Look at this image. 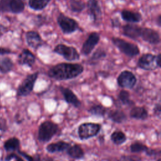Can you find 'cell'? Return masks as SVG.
<instances>
[{"label": "cell", "mask_w": 161, "mask_h": 161, "mask_svg": "<svg viewBox=\"0 0 161 161\" xmlns=\"http://www.w3.org/2000/svg\"><path fill=\"white\" fill-rule=\"evenodd\" d=\"M26 40L28 45L35 50H37L43 43L39 33L35 31H29L26 33Z\"/></svg>", "instance_id": "cell-13"}, {"label": "cell", "mask_w": 161, "mask_h": 161, "mask_svg": "<svg viewBox=\"0 0 161 161\" xmlns=\"http://www.w3.org/2000/svg\"><path fill=\"white\" fill-rule=\"evenodd\" d=\"M35 56L28 49H24L18 56V61L20 65L32 67L35 62Z\"/></svg>", "instance_id": "cell-16"}, {"label": "cell", "mask_w": 161, "mask_h": 161, "mask_svg": "<svg viewBox=\"0 0 161 161\" xmlns=\"http://www.w3.org/2000/svg\"><path fill=\"white\" fill-rule=\"evenodd\" d=\"M18 153H19L21 156H23L27 161H33V158L32 156H31V155L27 154L26 153H25V152H24L19 151V150H18Z\"/></svg>", "instance_id": "cell-37"}, {"label": "cell", "mask_w": 161, "mask_h": 161, "mask_svg": "<svg viewBox=\"0 0 161 161\" xmlns=\"http://www.w3.org/2000/svg\"><path fill=\"white\" fill-rule=\"evenodd\" d=\"M121 16L122 19L128 23H138L142 19V16L140 13L127 9H123L121 11Z\"/></svg>", "instance_id": "cell-18"}, {"label": "cell", "mask_w": 161, "mask_h": 161, "mask_svg": "<svg viewBox=\"0 0 161 161\" xmlns=\"http://www.w3.org/2000/svg\"><path fill=\"white\" fill-rule=\"evenodd\" d=\"M25 8V0H10L9 11L13 13H21Z\"/></svg>", "instance_id": "cell-24"}, {"label": "cell", "mask_w": 161, "mask_h": 161, "mask_svg": "<svg viewBox=\"0 0 161 161\" xmlns=\"http://www.w3.org/2000/svg\"><path fill=\"white\" fill-rule=\"evenodd\" d=\"M141 158L136 156L131 155H122L119 161H141Z\"/></svg>", "instance_id": "cell-33"}, {"label": "cell", "mask_w": 161, "mask_h": 161, "mask_svg": "<svg viewBox=\"0 0 161 161\" xmlns=\"http://www.w3.org/2000/svg\"><path fill=\"white\" fill-rule=\"evenodd\" d=\"M51 0H29V6L36 11L42 10L47 7Z\"/></svg>", "instance_id": "cell-26"}, {"label": "cell", "mask_w": 161, "mask_h": 161, "mask_svg": "<svg viewBox=\"0 0 161 161\" xmlns=\"http://www.w3.org/2000/svg\"><path fill=\"white\" fill-rule=\"evenodd\" d=\"M53 52L55 53L61 55L64 58L68 61L77 60L80 58L79 53L75 47L67 46L62 43L56 45L53 49Z\"/></svg>", "instance_id": "cell-6"}, {"label": "cell", "mask_w": 161, "mask_h": 161, "mask_svg": "<svg viewBox=\"0 0 161 161\" xmlns=\"http://www.w3.org/2000/svg\"><path fill=\"white\" fill-rule=\"evenodd\" d=\"M20 142L18 138L16 137H12L8 139L4 143V147L8 152H12L19 150Z\"/></svg>", "instance_id": "cell-23"}, {"label": "cell", "mask_w": 161, "mask_h": 161, "mask_svg": "<svg viewBox=\"0 0 161 161\" xmlns=\"http://www.w3.org/2000/svg\"><path fill=\"white\" fill-rule=\"evenodd\" d=\"M33 161H42L41 157L39 154H35L34 157H33Z\"/></svg>", "instance_id": "cell-41"}, {"label": "cell", "mask_w": 161, "mask_h": 161, "mask_svg": "<svg viewBox=\"0 0 161 161\" xmlns=\"http://www.w3.org/2000/svg\"><path fill=\"white\" fill-rule=\"evenodd\" d=\"M57 20L61 30L65 34L72 33L79 28L77 21L61 13L58 15Z\"/></svg>", "instance_id": "cell-5"}, {"label": "cell", "mask_w": 161, "mask_h": 161, "mask_svg": "<svg viewBox=\"0 0 161 161\" xmlns=\"http://www.w3.org/2000/svg\"><path fill=\"white\" fill-rule=\"evenodd\" d=\"M13 158L15 159L16 161H25L22 158H21L19 156L17 155L15 153H11L8 155L6 158V161H10Z\"/></svg>", "instance_id": "cell-35"}, {"label": "cell", "mask_w": 161, "mask_h": 161, "mask_svg": "<svg viewBox=\"0 0 161 161\" xmlns=\"http://www.w3.org/2000/svg\"><path fill=\"white\" fill-rule=\"evenodd\" d=\"M130 116L137 120H145L148 116V113L144 107L135 106L130 110Z\"/></svg>", "instance_id": "cell-19"}, {"label": "cell", "mask_w": 161, "mask_h": 161, "mask_svg": "<svg viewBox=\"0 0 161 161\" xmlns=\"http://www.w3.org/2000/svg\"><path fill=\"white\" fill-rule=\"evenodd\" d=\"M111 140L116 145H120L126 142L127 137L124 132L121 130L113 131L110 136Z\"/></svg>", "instance_id": "cell-22"}, {"label": "cell", "mask_w": 161, "mask_h": 161, "mask_svg": "<svg viewBox=\"0 0 161 161\" xmlns=\"http://www.w3.org/2000/svg\"><path fill=\"white\" fill-rule=\"evenodd\" d=\"M84 71V67L79 64L59 63L51 68L47 72L49 77L57 80H69L77 77Z\"/></svg>", "instance_id": "cell-1"}, {"label": "cell", "mask_w": 161, "mask_h": 161, "mask_svg": "<svg viewBox=\"0 0 161 161\" xmlns=\"http://www.w3.org/2000/svg\"><path fill=\"white\" fill-rule=\"evenodd\" d=\"M148 147L140 142L136 141L132 143L130 146V150L133 153L146 152L148 150Z\"/></svg>", "instance_id": "cell-29"}, {"label": "cell", "mask_w": 161, "mask_h": 161, "mask_svg": "<svg viewBox=\"0 0 161 161\" xmlns=\"http://www.w3.org/2000/svg\"><path fill=\"white\" fill-rule=\"evenodd\" d=\"M106 55V53L105 51L101 48H98L92 55V57L90 58V61L91 62H95L96 61H97L100 60L102 58L105 57Z\"/></svg>", "instance_id": "cell-31"}, {"label": "cell", "mask_w": 161, "mask_h": 161, "mask_svg": "<svg viewBox=\"0 0 161 161\" xmlns=\"http://www.w3.org/2000/svg\"><path fill=\"white\" fill-rule=\"evenodd\" d=\"M0 108H1V107H0Z\"/></svg>", "instance_id": "cell-45"}, {"label": "cell", "mask_w": 161, "mask_h": 161, "mask_svg": "<svg viewBox=\"0 0 161 161\" xmlns=\"http://www.w3.org/2000/svg\"><path fill=\"white\" fill-rule=\"evenodd\" d=\"M156 64H157V67L159 68L160 67V63H161V54L160 53H158L157 55H156Z\"/></svg>", "instance_id": "cell-38"}, {"label": "cell", "mask_w": 161, "mask_h": 161, "mask_svg": "<svg viewBox=\"0 0 161 161\" xmlns=\"http://www.w3.org/2000/svg\"><path fill=\"white\" fill-rule=\"evenodd\" d=\"M157 161H161V159H160V158H158V159L157 160Z\"/></svg>", "instance_id": "cell-44"}, {"label": "cell", "mask_w": 161, "mask_h": 161, "mask_svg": "<svg viewBox=\"0 0 161 161\" xmlns=\"http://www.w3.org/2000/svg\"><path fill=\"white\" fill-rule=\"evenodd\" d=\"M88 112L92 115L103 117L106 113V109L101 104H96L92 106L88 109Z\"/></svg>", "instance_id": "cell-28"}, {"label": "cell", "mask_w": 161, "mask_h": 161, "mask_svg": "<svg viewBox=\"0 0 161 161\" xmlns=\"http://www.w3.org/2000/svg\"><path fill=\"white\" fill-rule=\"evenodd\" d=\"M145 153H146L148 156H153V155H155L156 154V152H155V150L148 148V150L145 152Z\"/></svg>", "instance_id": "cell-39"}, {"label": "cell", "mask_w": 161, "mask_h": 161, "mask_svg": "<svg viewBox=\"0 0 161 161\" xmlns=\"http://www.w3.org/2000/svg\"><path fill=\"white\" fill-rule=\"evenodd\" d=\"M13 67L12 60L8 57L0 58V72L4 74L9 72Z\"/></svg>", "instance_id": "cell-27"}, {"label": "cell", "mask_w": 161, "mask_h": 161, "mask_svg": "<svg viewBox=\"0 0 161 161\" xmlns=\"http://www.w3.org/2000/svg\"><path fill=\"white\" fill-rule=\"evenodd\" d=\"M10 53H11L10 50L6 49V48H0V55Z\"/></svg>", "instance_id": "cell-40"}, {"label": "cell", "mask_w": 161, "mask_h": 161, "mask_svg": "<svg viewBox=\"0 0 161 161\" xmlns=\"http://www.w3.org/2000/svg\"><path fill=\"white\" fill-rule=\"evenodd\" d=\"M136 77L133 72L129 70H123L118 75L117 82L119 87L126 89H133L136 83Z\"/></svg>", "instance_id": "cell-8"}, {"label": "cell", "mask_w": 161, "mask_h": 161, "mask_svg": "<svg viewBox=\"0 0 161 161\" xmlns=\"http://www.w3.org/2000/svg\"><path fill=\"white\" fill-rule=\"evenodd\" d=\"M111 42L121 53L129 57H134L140 53V49L135 43H130L118 37H113Z\"/></svg>", "instance_id": "cell-3"}, {"label": "cell", "mask_w": 161, "mask_h": 161, "mask_svg": "<svg viewBox=\"0 0 161 161\" xmlns=\"http://www.w3.org/2000/svg\"><path fill=\"white\" fill-rule=\"evenodd\" d=\"M58 130V125L55 122L47 120L42 122L38 130V139L40 142L47 143L50 141Z\"/></svg>", "instance_id": "cell-2"}, {"label": "cell", "mask_w": 161, "mask_h": 161, "mask_svg": "<svg viewBox=\"0 0 161 161\" xmlns=\"http://www.w3.org/2000/svg\"><path fill=\"white\" fill-rule=\"evenodd\" d=\"M38 72L29 74L23 80L17 89V96H26L30 94L34 88L35 82L38 76Z\"/></svg>", "instance_id": "cell-7"}, {"label": "cell", "mask_w": 161, "mask_h": 161, "mask_svg": "<svg viewBox=\"0 0 161 161\" xmlns=\"http://www.w3.org/2000/svg\"><path fill=\"white\" fill-rule=\"evenodd\" d=\"M142 27L131 24H127L123 26V34L133 40H137L140 38Z\"/></svg>", "instance_id": "cell-14"}, {"label": "cell", "mask_w": 161, "mask_h": 161, "mask_svg": "<svg viewBox=\"0 0 161 161\" xmlns=\"http://www.w3.org/2000/svg\"><path fill=\"white\" fill-rule=\"evenodd\" d=\"M7 130L6 121L4 118H0V138L3 135Z\"/></svg>", "instance_id": "cell-34"}, {"label": "cell", "mask_w": 161, "mask_h": 161, "mask_svg": "<svg viewBox=\"0 0 161 161\" xmlns=\"http://www.w3.org/2000/svg\"><path fill=\"white\" fill-rule=\"evenodd\" d=\"M43 161H57V160H55L53 158H52V157H47L45 158H43Z\"/></svg>", "instance_id": "cell-42"}, {"label": "cell", "mask_w": 161, "mask_h": 161, "mask_svg": "<svg viewBox=\"0 0 161 161\" xmlns=\"http://www.w3.org/2000/svg\"><path fill=\"white\" fill-rule=\"evenodd\" d=\"M101 125L99 123L86 122L80 124L77 129V133L81 140H86L96 136L100 131Z\"/></svg>", "instance_id": "cell-4"}, {"label": "cell", "mask_w": 161, "mask_h": 161, "mask_svg": "<svg viewBox=\"0 0 161 161\" xmlns=\"http://www.w3.org/2000/svg\"><path fill=\"white\" fill-rule=\"evenodd\" d=\"M140 38L150 44H158L160 42V36L158 32L149 28H142Z\"/></svg>", "instance_id": "cell-12"}, {"label": "cell", "mask_w": 161, "mask_h": 161, "mask_svg": "<svg viewBox=\"0 0 161 161\" xmlns=\"http://www.w3.org/2000/svg\"><path fill=\"white\" fill-rule=\"evenodd\" d=\"M153 113L154 114L160 117V113H161V109H160V103L156 104L153 108Z\"/></svg>", "instance_id": "cell-36"}, {"label": "cell", "mask_w": 161, "mask_h": 161, "mask_svg": "<svg viewBox=\"0 0 161 161\" xmlns=\"http://www.w3.org/2000/svg\"><path fill=\"white\" fill-rule=\"evenodd\" d=\"M157 25H158L159 26H160V24H161V16H160V15H159V16H158V18H157Z\"/></svg>", "instance_id": "cell-43"}, {"label": "cell", "mask_w": 161, "mask_h": 161, "mask_svg": "<svg viewBox=\"0 0 161 161\" xmlns=\"http://www.w3.org/2000/svg\"><path fill=\"white\" fill-rule=\"evenodd\" d=\"M108 118L116 123H122L127 118L126 114L123 111L119 109L110 111L108 113Z\"/></svg>", "instance_id": "cell-21"}, {"label": "cell", "mask_w": 161, "mask_h": 161, "mask_svg": "<svg viewBox=\"0 0 161 161\" xmlns=\"http://www.w3.org/2000/svg\"><path fill=\"white\" fill-rule=\"evenodd\" d=\"M69 8L74 13H80L86 8V4L82 0H69Z\"/></svg>", "instance_id": "cell-25"}, {"label": "cell", "mask_w": 161, "mask_h": 161, "mask_svg": "<svg viewBox=\"0 0 161 161\" xmlns=\"http://www.w3.org/2000/svg\"><path fill=\"white\" fill-rule=\"evenodd\" d=\"M10 0H0V11L2 12H10L9 11Z\"/></svg>", "instance_id": "cell-32"}, {"label": "cell", "mask_w": 161, "mask_h": 161, "mask_svg": "<svg viewBox=\"0 0 161 161\" xmlns=\"http://www.w3.org/2000/svg\"><path fill=\"white\" fill-rule=\"evenodd\" d=\"M155 60L156 55L152 53L143 54L138 60L137 66L145 70H153L158 67Z\"/></svg>", "instance_id": "cell-11"}, {"label": "cell", "mask_w": 161, "mask_h": 161, "mask_svg": "<svg viewBox=\"0 0 161 161\" xmlns=\"http://www.w3.org/2000/svg\"><path fill=\"white\" fill-rule=\"evenodd\" d=\"M60 91L64 98V100L69 104H72L75 108L80 107L81 103L74 92L68 87H60Z\"/></svg>", "instance_id": "cell-15"}, {"label": "cell", "mask_w": 161, "mask_h": 161, "mask_svg": "<svg viewBox=\"0 0 161 161\" xmlns=\"http://www.w3.org/2000/svg\"><path fill=\"white\" fill-rule=\"evenodd\" d=\"M99 40V33L96 31L91 33L82 45L81 49L82 54L84 55H89L92 52L95 47L97 45Z\"/></svg>", "instance_id": "cell-9"}, {"label": "cell", "mask_w": 161, "mask_h": 161, "mask_svg": "<svg viewBox=\"0 0 161 161\" xmlns=\"http://www.w3.org/2000/svg\"><path fill=\"white\" fill-rule=\"evenodd\" d=\"M87 8L88 14L93 23H99L102 18V11L97 0H88Z\"/></svg>", "instance_id": "cell-10"}, {"label": "cell", "mask_w": 161, "mask_h": 161, "mask_svg": "<svg viewBox=\"0 0 161 161\" xmlns=\"http://www.w3.org/2000/svg\"><path fill=\"white\" fill-rule=\"evenodd\" d=\"M130 92L126 90H121L118 94V98L119 101L125 105H130L133 104V102L130 100Z\"/></svg>", "instance_id": "cell-30"}, {"label": "cell", "mask_w": 161, "mask_h": 161, "mask_svg": "<svg viewBox=\"0 0 161 161\" xmlns=\"http://www.w3.org/2000/svg\"><path fill=\"white\" fill-rule=\"evenodd\" d=\"M67 153L70 157L74 159H80L84 156V152L83 149L78 144L70 145L67 148Z\"/></svg>", "instance_id": "cell-20"}, {"label": "cell", "mask_w": 161, "mask_h": 161, "mask_svg": "<svg viewBox=\"0 0 161 161\" xmlns=\"http://www.w3.org/2000/svg\"><path fill=\"white\" fill-rule=\"evenodd\" d=\"M70 146V144L68 142H64L63 140L58 141L55 143H51L47 145L45 149L47 152L50 153L62 152L67 150V148Z\"/></svg>", "instance_id": "cell-17"}]
</instances>
